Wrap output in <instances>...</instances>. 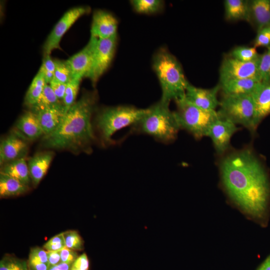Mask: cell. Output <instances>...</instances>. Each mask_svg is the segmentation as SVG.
Wrapping results in <instances>:
<instances>
[{"label": "cell", "instance_id": "obj_1", "mask_svg": "<svg viewBox=\"0 0 270 270\" xmlns=\"http://www.w3.org/2000/svg\"><path fill=\"white\" fill-rule=\"evenodd\" d=\"M219 168L222 182L230 198L244 212L262 216L270 196L266 172L250 149L231 152L222 158Z\"/></svg>", "mask_w": 270, "mask_h": 270}, {"label": "cell", "instance_id": "obj_2", "mask_svg": "<svg viewBox=\"0 0 270 270\" xmlns=\"http://www.w3.org/2000/svg\"><path fill=\"white\" fill-rule=\"evenodd\" d=\"M97 100L96 92L84 94L66 112L57 130L44 136L42 147L73 152H90L96 138L92 118Z\"/></svg>", "mask_w": 270, "mask_h": 270}, {"label": "cell", "instance_id": "obj_3", "mask_svg": "<svg viewBox=\"0 0 270 270\" xmlns=\"http://www.w3.org/2000/svg\"><path fill=\"white\" fill-rule=\"evenodd\" d=\"M169 105L160 100L147 108L146 114L131 126L130 134L148 135L166 144L174 142L180 129Z\"/></svg>", "mask_w": 270, "mask_h": 270}, {"label": "cell", "instance_id": "obj_4", "mask_svg": "<svg viewBox=\"0 0 270 270\" xmlns=\"http://www.w3.org/2000/svg\"><path fill=\"white\" fill-rule=\"evenodd\" d=\"M152 68L162 90L160 100L170 104L185 95L190 82L186 80L181 64L166 48H161L154 54Z\"/></svg>", "mask_w": 270, "mask_h": 270}, {"label": "cell", "instance_id": "obj_5", "mask_svg": "<svg viewBox=\"0 0 270 270\" xmlns=\"http://www.w3.org/2000/svg\"><path fill=\"white\" fill-rule=\"evenodd\" d=\"M147 110L128 105L104 107L100 110L96 112L94 124L101 143L104 145L113 143L112 136L116 132L132 126Z\"/></svg>", "mask_w": 270, "mask_h": 270}, {"label": "cell", "instance_id": "obj_6", "mask_svg": "<svg viewBox=\"0 0 270 270\" xmlns=\"http://www.w3.org/2000/svg\"><path fill=\"white\" fill-rule=\"evenodd\" d=\"M174 102L176 109L174 112L180 129L196 139L206 136L210 126L220 118L218 111L202 109L190 102L185 95Z\"/></svg>", "mask_w": 270, "mask_h": 270}, {"label": "cell", "instance_id": "obj_7", "mask_svg": "<svg viewBox=\"0 0 270 270\" xmlns=\"http://www.w3.org/2000/svg\"><path fill=\"white\" fill-rule=\"evenodd\" d=\"M218 111L220 117L240 124L252 132L258 126L251 95L223 96Z\"/></svg>", "mask_w": 270, "mask_h": 270}, {"label": "cell", "instance_id": "obj_8", "mask_svg": "<svg viewBox=\"0 0 270 270\" xmlns=\"http://www.w3.org/2000/svg\"><path fill=\"white\" fill-rule=\"evenodd\" d=\"M117 35L106 39H97L94 48L90 70L86 76L93 86L106 70L114 55Z\"/></svg>", "mask_w": 270, "mask_h": 270}, {"label": "cell", "instance_id": "obj_9", "mask_svg": "<svg viewBox=\"0 0 270 270\" xmlns=\"http://www.w3.org/2000/svg\"><path fill=\"white\" fill-rule=\"evenodd\" d=\"M90 8L88 6H76L66 12L48 36L42 50L44 56L50 55L52 50L60 48V40L75 22L81 16L88 14Z\"/></svg>", "mask_w": 270, "mask_h": 270}, {"label": "cell", "instance_id": "obj_10", "mask_svg": "<svg viewBox=\"0 0 270 270\" xmlns=\"http://www.w3.org/2000/svg\"><path fill=\"white\" fill-rule=\"evenodd\" d=\"M258 63V58L252 62H244L229 56L224 58L220 68V83L243 78H252L260 81Z\"/></svg>", "mask_w": 270, "mask_h": 270}, {"label": "cell", "instance_id": "obj_11", "mask_svg": "<svg viewBox=\"0 0 270 270\" xmlns=\"http://www.w3.org/2000/svg\"><path fill=\"white\" fill-rule=\"evenodd\" d=\"M238 129L236 124L220 116L210 127L206 136L211 139L216 152L224 154L230 148L232 137Z\"/></svg>", "mask_w": 270, "mask_h": 270}, {"label": "cell", "instance_id": "obj_12", "mask_svg": "<svg viewBox=\"0 0 270 270\" xmlns=\"http://www.w3.org/2000/svg\"><path fill=\"white\" fill-rule=\"evenodd\" d=\"M220 90L219 84L211 88H202L189 83L186 90L185 97L190 102L202 109L216 111L220 104V101L218 98Z\"/></svg>", "mask_w": 270, "mask_h": 270}, {"label": "cell", "instance_id": "obj_13", "mask_svg": "<svg viewBox=\"0 0 270 270\" xmlns=\"http://www.w3.org/2000/svg\"><path fill=\"white\" fill-rule=\"evenodd\" d=\"M97 38L90 37L88 44L78 53L67 60L72 79L82 80L86 78L92 63V56Z\"/></svg>", "mask_w": 270, "mask_h": 270}, {"label": "cell", "instance_id": "obj_14", "mask_svg": "<svg viewBox=\"0 0 270 270\" xmlns=\"http://www.w3.org/2000/svg\"><path fill=\"white\" fill-rule=\"evenodd\" d=\"M118 22L110 13L104 10H96L92 16L90 37L106 39L117 35Z\"/></svg>", "mask_w": 270, "mask_h": 270}, {"label": "cell", "instance_id": "obj_15", "mask_svg": "<svg viewBox=\"0 0 270 270\" xmlns=\"http://www.w3.org/2000/svg\"><path fill=\"white\" fill-rule=\"evenodd\" d=\"M28 151L26 142L13 134L3 139L0 145V166L17 159L24 158Z\"/></svg>", "mask_w": 270, "mask_h": 270}, {"label": "cell", "instance_id": "obj_16", "mask_svg": "<svg viewBox=\"0 0 270 270\" xmlns=\"http://www.w3.org/2000/svg\"><path fill=\"white\" fill-rule=\"evenodd\" d=\"M251 96L258 126L263 118L270 114V81L260 82Z\"/></svg>", "mask_w": 270, "mask_h": 270}, {"label": "cell", "instance_id": "obj_17", "mask_svg": "<svg viewBox=\"0 0 270 270\" xmlns=\"http://www.w3.org/2000/svg\"><path fill=\"white\" fill-rule=\"evenodd\" d=\"M249 20L256 31L270 24V0H250Z\"/></svg>", "mask_w": 270, "mask_h": 270}, {"label": "cell", "instance_id": "obj_18", "mask_svg": "<svg viewBox=\"0 0 270 270\" xmlns=\"http://www.w3.org/2000/svg\"><path fill=\"white\" fill-rule=\"evenodd\" d=\"M52 152H44L36 154L29 158L28 166L31 180L38 185L46 174L52 160Z\"/></svg>", "mask_w": 270, "mask_h": 270}, {"label": "cell", "instance_id": "obj_19", "mask_svg": "<svg viewBox=\"0 0 270 270\" xmlns=\"http://www.w3.org/2000/svg\"><path fill=\"white\" fill-rule=\"evenodd\" d=\"M260 81L252 78L236 79L220 83L223 96L252 95Z\"/></svg>", "mask_w": 270, "mask_h": 270}, {"label": "cell", "instance_id": "obj_20", "mask_svg": "<svg viewBox=\"0 0 270 270\" xmlns=\"http://www.w3.org/2000/svg\"><path fill=\"white\" fill-rule=\"evenodd\" d=\"M32 111L36 114L44 136L50 134L56 131L66 114L64 112L51 108H41Z\"/></svg>", "mask_w": 270, "mask_h": 270}, {"label": "cell", "instance_id": "obj_21", "mask_svg": "<svg viewBox=\"0 0 270 270\" xmlns=\"http://www.w3.org/2000/svg\"><path fill=\"white\" fill-rule=\"evenodd\" d=\"M16 128L31 140L44 136L40 122L36 114L32 110L26 111L21 116L16 124Z\"/></svg>", "mask_w": 270, "mask_h": 270}, {"label": "cell", "instance_id": "obj_22", "mask_svg": "<svg viewBox=\"0 0 270 270\" xmlns=\"http://www.w3.org/2000/svg\"><path fill=\"white\" fill-rule=\"evenodd\" d=\"M0 172L12 176L28 186L31 178L28 163L24 158L6 162L1 166Z\"/></svg>", "mask_w": 270, "mask_h": 270}, {"label": "cell", "instance_id": "obj_23", "mask_svg": "<svg viewBox=\"0 0 270 270\" xmlns=\"http://www.w3.org/2000/svg\"><path fill=\"white\" fill-rule=\"evenodd\" d=\"M224 16L227 20H249V4L247 0H225Z\"/></svg>", "mask_w": 270, "mask_h": 270}, {"label": "cell", "instance_id": "obj_24", "mask_svg": "<svg viewBox=\"0 0 270 270\" xmlns=\"http://www.w3.org/2000/svg\"><path fill=\"white\" fill-rule=\"evenodd\" d=\"M28 186L7 174L0 172V196L6 198L26 192Z\"/></svg>", "mask_w": 270, "mask_h": 270}, {"label": "cell", "instance_id": "obj_25", "mask_svg": "<svg viewBox=\"0 0 270 270\" xmlns=\"http://www.w3.org/2000/svg\"><path fill=\"white\" fill-rule=\"evenodd\" d=\"M46 84L44 75L39 70L26 93L24 102L26 106L32 108L38 103Z\"/></svg>", "mask_w": 270, "mask_h": 270}, {"label": "cell", "instance_id": "obj_26", "mask_svg": "<svg viewBox=\"0 0 270 270\" xmlns=\"http://www.w3.org/2000/svg\"><path fill=\"white\" fill-rule=\"evenodd\" d=\"M32 110L41 108H51L64 112V104L56 96L50 84H46L38 103L32 108Z\"/></svg>", "mask_w": 270, "mask_h": 270}, {"label": "cell", "instance_id": "obj_27", "mask_svg": "<svg viewBox=\"0 0 270 270\" xmlns=\"http://www.w3.org/2000/svg\"><path fill=\"white\" fill-rule=\"evenodd\" d=\"M130 3L136 12L144 14L158 12L164 6V2L160 0H133Z\"/></svg>", "mask_w": 270, "mask_h": 270}, {"label": "cell", "instance_id": "obj_28", "mask_svg": "<svg viewBox=\"0 0 270 270\" xmlns=\"http://www.w3.org/2000/svg\"><path fill=\"white\" fill-rule=\"evenodd\" d=\"M259 54L254 46H238L230 52L229 56L244 62H250L258 60Z\"/></svg>", "mask_w": 270, "mask_h": 270}, {"label": "cell", "instance_id": "obj_29", "mask_svg": "<svg viewBox=\"0 0 270 270\" xmlns=\"http://www.w3.org/2000/svg\"><path fill=\"white\" fill-rule=\"evenodd\" d=\"M81 81L79 80L72 79L66 84L63 100V104L66 112L76 102V99Z\"/></svg>", "mask_w": 270, "mask_h": 270}, {"label": "cell", "instance_id": "obj_30", "mask_svg": "<svg viewBox=\"0 0 270 270\" xmlns=\"http://www.w3.org/2000/svg\"><path fill=\"white\" fill-rule=\"evenodd\" d=\"M54 60L55 71L53 79L67 84L72 79V78L70 69L66 61L58 59H55Z\"/></svg>", "mask_w": 270, "mask_h": 270}, {"label": "cell", "instance_id": "obj_31", "mask_svg": "<svg viewBox=\"0 0 270 270\" xmlns=\"http://www.w3.org/2000/svg\"><path fill=\"white\" fill-rule=\"evenodd\" d=\"M0 270H30L28 262L10 255L4 256L0 262Z\"/></svg>", "mask_w": 270, "mask_h": 270}, {"label": "cell", "instance_id": "obj_32", "mask_svg": "<svg viewBox=\"0 0 270 270\" xmlns=\"http://www.w3.org/2000/svg\"><path fill=\"white\" fill-rule=\"evenodd\" d=\"M258 67L260 81H270V48L260 54Z\"/></svg>", "mask_w": 270, "mask_h": 270}, {"label": "cell", "instance_id": "obj_33", "mask_svg": "<svg viewBox=\"0 0 270 270\" xmlns=\"http://www.w3.org/2000/svg\"><path fill=\"white\" fill-rule=\"evenodd\" d=\"M66 247L74 250H83V241L78 232L74 230L63 232Z\"/></svg>", "mask_w": 270, "mask_h": 270}, {"label": "cell", "instance_id": "obj_34", "mask_svg": "<svg viewBox=\"0 0 270 270\" xmlns=\"http://www.w3.org/2000/svg\"><path fill=\"white\" fill-rule=\"evenodd\" d=\"M43 74L46 84H49L54 77L55 62L50 55L44 56L39 70Z\"/></svg>", "mask_w": 270, "mask_h": 270}, {"label": "cell", "instance_id": "obj_35", "mask_svg": "<svg viewBox=\"0 0 270 270\" xmlns=\"http://www.w3.org/2000/svg\"><path fill=\"white\" fill-rule=\"evenodd\" d=\"M256 35L254 42L255 48H270V24L263 27L256 31Z\"/></svg>", "mask_w": 270, "mask_h": 270}, {"label": "cell", "instance_id": "obj_36", "mask_svg": "<svg viewBox=\"0 0 270 270\" xmlns=\"http://www.w3.org/2000/svg\"><path fill=\"white\" fill-rule=\"evenodd\" d=\"M43 247L47 251H60L66 247L63 232L50 238Z\"/></svg>", "mask_w": 270, "mask_h": 270}, {"label": "cell", "instance_id": "obj_37", "mask_svg": "<svg viewBox=\"0 0 270 270\" xmlns=\"http://www.w3.org/2000/svg\"><path fill=\"white\" fill-rule=\"evenodd\" d=\"M61 262L72 264L78 257L76 252L70 248L65 247L60 250Z\"/></svg>", "mask_w": 270, "mask_h": 270}, {"label": "cell", "instance_id": "obj_38", "mask_svg": "<svg viewBox=\"0 0 270 270\" xmlns=\"http://www.w3.org/2000/svg\"><path fill=\"white\" fill-rule=\"evenodd\" d=\"M49 84L58 98L63 102L66 84L54 79H52Z\"/></svg>", "mask_w": 270, "mask_h": 270}, {"label": "cell", "instance_id": "obj_39", "mask_svg": "<svg viewBox=\"0 0 270 270\" xmlns=\"http://www.w3.org/2000/svg\"><path fill=\"white\" fill-rule=\"evenodd\" d=\"M72 267L82 270H88L90 262L86 254L83 253L78 256L72 264Z\"/></svg>", "mask_w": 270, "mask_h": 270}, {"label": "cell", "instance_id": "obj_40", "mask_svg": "<svg viewBox=\"0 0 270 270\" xmlns=\"http://www.w3.org/2000/svg\"><path fill=\"white\" fill-rule=\"evenodd\" d=\"M29 256H32L40 261L48 264L47 250L38 247L31 248Z\"/></svg>", "mask_w": 270, "mask_h": 270}, {"label": "cell", "instance_id": "obj_41", "mask_svg": "<svg viewBox=\"0 0 270 270\" xmlns=\"http://www.w3.org/2000/svg\"><path fill=\"white\" fill-rule=\"evenodd\" d=\"M28 265L30 270H48L49 267V264L31 256H29Z\"/></svg>", "mask_w": 270, "mask_h": 270}, {"label": "cell", "instance_id": "obj_42", "mask_svg": "<svg viewBox=\"0 0 270 270\" xmlns=\"http://www.w3.org/2000/svg\"><path fill=\"white\" fill-rule=\"evenodd\" d=\"M47 254L49 266L61 262L60 251H47Z\"/></svg>", "mask_w": 270, "mask_h": 270}, {"label": "cell", "instance_id": "obj_43", "mask_svg": "<svg viewBox=\"0 0 270 270\" xmlns=\"http://www.w3.org/2000/svg\"><path fill=\"white\" fill-rule=\"evenodd\" d=\"M72 264L60 262L56 265L50 266L48 270H70Z\"/></svg>", "mask_w": 270, "mask_h": 270}, {"label": "cell", "instance_id": "obj_44", "mask_svg": "<svg viewBox=\"0 0 270 270\" xmlns=\"http://www.w3.org/2000/svg\"><path fill=\"white\" fill-rule=\"evenodd\" d=\"M258 270H270V255L264 261Z\"/></svg>", "mask_w": 270, "mask_h": 270}, {"label": "cell", "instance_id": "obj_45", "mask_svg": "<svg viewBox=\"0 0 270 270\" xmlns=\"http://www.w3.org/2000/svg\"><path fill=\"white\" fill-rule=\"evenodd\" d=\"M70 270H82L77 269V268H75L71 267Z\"/></svg>", "mask_w": 270, "mask_h": 270}]
</instances>
